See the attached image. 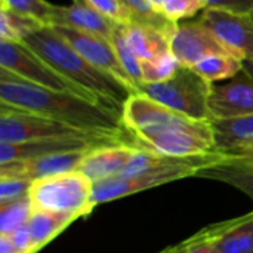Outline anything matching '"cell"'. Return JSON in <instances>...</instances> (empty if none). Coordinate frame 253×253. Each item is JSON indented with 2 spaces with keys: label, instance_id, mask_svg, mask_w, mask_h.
Segmentation results:
<instances>
[{
  "label": "cell",
  "instance_id": "d4e9b609",
  "mask_svg": "<svg viewBox=\"0 0 253 253\" xmlns=\"http://www.w3.org/2000/svg\"><path fill=\"white\" fill-rule=\"evenodd\" d=\"M122 1L125 3V6L129 9L132 15L130 22L154 27L169 34H173V31L178 27L176 22H172L163 15H160L159 12H156L150 0H122Z\"/></svg>",
  "mask_w": 253,
  "mask_h": 253
},
{
  "label": "cell",
  "instance_id": "e0dca14e",
  "mask_svg": "<svg viewBox=\"0 0 253 253\" xmlns=\"http://www.w3.org/2000/svg\"><path fill=\"white\" fill-rule=\"evenodd\" d=\"M211 125L215 138V153L234 157L253 147V114L236 119H213Z\"/></svg>",
  "mask_w": 253,
  "mask_h": 253
},
{
  "label": "cell",
  "instance_id": "8d00e7d4",
  "mask_svg": "<svg viewBox=\"0 0 253 253\" xmlns=\"http://www.w3.org/2000/svg\"><path fill=\"white\" fill-rule=\"evenodd\" d=\"M243 70L253 79V61H243Z\"/></svg>",
  "mask_w": 253,
  "mask_h": 253
},
{
  "label": "cell",
  "instance_id": "603a6c76",
  "mask_svg": "<svg viewBox=\"0 0 253 253\" xmlns=\"http://www.w3.org/2000/svg\"><path fill=\"white\" fill-rule=\"evenodd\" d=\"M44 27L36 18L24 16L19 13L9 12L6 9H0V40L1 42H16L22 43V40L33 31Z\"/></svg>",
  "mask_w": 253,
  "mask_h": 253
},
{
  "label": "cell",
  "instance_id": "836d02e7",
  "mask_svg": "<svg viewBox=\"0 0 253 253\" xmlns=\"http://www.w3.org/2000/svg\"><path fill=\"white\" fill-rule=\"evenodd\" d=\"M0 253H18L9 234H0Z\"/></svg>",
  "mask_w": 253,
  "mask_h": 253
},
{
  "label": "cell",
  "instance_id": "1f68e13d",
  "mask_svg": "<svg viewBox=\"0 0 253 253\" xmlns=\"http://www.w3.org/2000/svg\"><path fill=\"white\" fill-rule=\"evenodd\" d=\"M206 9H218L237 15H251L253 0H205Z\"/></svg>",
  "mask_w": 253,
  "mask_h": 253
},
{
  "label": "cell",
  "instance_id": "f35d334b",
  "mask_svg": "<svg viewBox=\"0 0 253 253\" xmlns=\"http://www.w3.org/2000/svg\"><path fill=\"white\" fill-rule=\"evenodd\" d=\"M251 18H252V21H253V12H252V13H251Z\"/></svg>",
  "mask_w": 253,
  "mask_h": 253
},
{
  "label": "cell",
  "instance_id": "ba28073f",
  "mask_svg": "<svg viewBox=\"0 0 253 253\" xmlns=\"http://www.w3.org/2000/svg\"><path fill=\"white\" fill-rule=\"evenodd\" d=\"M76 135H90V133H84L71 126H67L64 123H59L56 120L30 111H22L18 108L0 105V142L18 144V142L36 141L43 138L76 136Z\"/></svg>",
  "mask_w": 253,
  "mask_h": 253
},
{
  "label": "cell",
  "instance_id": "83f0119b",
  "mask_svg": "<svg viewBox=\"0 0 253 253\" xmlns=\"http://www.w3.org/2000/svg\"><path fill=\"white\" fill-rule=\"evenodd\" d=\"M84 1L90 4L95 10H98L101 15L114 21L116 24L126 25L132 21V15L129 9L125 6L122 0H84Z\"/></svg>",
  "mask_w": 253,
  "mask_h": 253
},
{
  "label": "cell",
  "instance_id": "ac0fdd59",
  "mask_svg": "<svg viewBox=\"0 0 253 253\" xmlns=\"http://www.w3.org/2000/svg\"><path fill=\"white\" fill-rule=\"evenodd\" d=\"M196 178L231 185L253 202V162L249 159L225 156L224 159L200 169L196 173Z\"/></svg>",
  "mask_w": 253,
  "mask_h": 253
},
{
  "label": "cell",
  "instance_id": "484cf974",
  "mask_svg": "<svg viewBox=\"0 0 253 253\" xmlns=\"http://www.w3.org/2000/svg\"><path fill=\"white\" fill-rule=\"evenodd\" d=\"M181 67V64L176 61L173 53L162 55L153 61H142L141 70H142V80L144 83H160L165 80H169Z\"/></svg>",
  "mask_w": 253,
  "mask_h": 253
},
{
  "label": "cell",
  "instance_id": "7c38bea8",
  "mask_svg": "<svg viewBox=\"0 0 253 253\" xmlns=\"http://www.w3.org/2000/svg\"><path fill=\"white\" fill-rule=\"evenodd\" d=\"M52 28L65 42H68L92 65L113 74L114 77L125 82L127 86H130L135 90L129 76L123 70L120 61H119V58H117V55L114 52V47H113V44H111V42L108 39L96 36V34H90V33L79 31V30H74V28H70V27L53 25Z\"/></svg>",
  "mask_w": 253,
  "mask_h": 253
},
{
  "label": "cell",
  "instance_id": "74e56055",
  "mask_svg": "<svg viewBox=\"0 0 253 253\" xmlns=\"http://www.w3.org/2000/svg\"><path fill=\"white\" fill-rule=\"evenodd\" d=\"M159 253H179L178 252V248H176V245L175 246H170V248H168V249H165V251H162V252Z\"/></svg>",
  "mask_w": 253,
  "mask_h": 253
},
{
  "label": "cell",
  "instance_id": "5bb4252c",
  "mask_svg": "<svg viewBox=\"0 0 253 253\" xmlns=\"http://www.w3.org/2000/svg\"><path fill=\"white\" fill-rule=\"evenodd\" d=\"M141 148L132 144H108L89 150L82 159L77 170L92 182L119 176Z\"/></svg>",
  "mask_w": 253,
  "mask_h": 253
},
{
  "label": "cell",
  "instance_id": "4dcf8cb0",
  "mask_svg": "<svg viewBox=\"0 0 253 253\" xmlns=\"http://www.w3.org/2000/svg\"><path fill=\"white\" fill-rule=\"evenodd\" d=\"M176 248L179 253H219V251L212 243L206 227L199 233H196L194 236H191L190 239L178 243Z\"/></svg>",
  "mask_w": 253,
  "mask_h": 253
},
{
  "label": "cell",
  "instance_id": "d590c367",
  "mask_svg": "<svg viewBox=\"0 0 253 253\" xmlns=\"http://www.w3.org/2000/svg\"><path fill=\"white\" fill-rule=\"evenodd\" d=\"M234 157H242V159H249V160H252L253 162V147H249V148H246V150H243L242 153H239L237 156H234Z\"/></svg>",
  "mask_w": 253,
  "mask_h": 253
},
{
  "label": "cell",
  "instance_id": "277c9868",
  "mask_svg": "<svg viewBox=\"0 0 253 253\" xmlns=\"http://www.w3.org/2000/svg\"><path fill=\"white\" fill-rule=\"evenodd\" d=\"M211 82L202 77L191 67L181 65L169 80L160 83H142L136 87V92L188 119L205 122L211 120Z\"/></svg>",
  "mask_w": 253,
  "mask_h": 253
},
{
  "label": "cell",
  "instance_id": "30bf717a",
  "mask_svg": "<svg viewBox=\"0 0 253 253\" xmlns=\"http://www.w3.org/2000/svg\"><path fill=\"white\" fill-rule=\"evenodd\" d=\"M209 114L211 120L253 114V79L245 70L233 79L212 83Z\"/></svg>",
  "mask_w": 253,
  "mask_h": 253
},
{
  "label": "cell",
  "instance_id": "6da1fadb",
  "mask_svg": "<svg viewBox=\"0 0 253 253\" xmlns=\"http://www.w3.org/2000/svg\"><path fill=\"white\" fill-rule=\"evenodd\" d=\"M0 105L34 113L84 133L110 136L136 145L120 111L71 92L37 86L4 68H0Z\"/></svg>",
  "mask_w": 253,
  "mask_h": 253
},
{
  "label": "cell",
  "instance_id": "d6986e66",
  "mask_svg": "<svg viewBox=\"0 0 253 253\" xmlns=\"http://www.w3.org/2000/svg\"><path fill=\"white\" fill-rule=\"evenodd\" d=\"M126 39L138 56L142 61H153L162 55L170 53V37L172 34L165 33L159 28L129 22L125 25Z\"/></svg>",
  "mask_w": 253,
  "mask_h": 253
},
{
  "label": "cell",
  "instance_id": "cb8c5ba5",
  "mask_svg": "<svg viewBox=\"0 0 253 253\" xmlns=\"http://www.w3.org/2000/svg\"><path fill=\"white\" fill-rule=\"evenodd\" d=\"M34 208L30 197L0 205V234H12L25 227Z\"/></svg>",
  "mask_w": 253,
  "mask_h": 253
},
{
  "label": "cell",
  "instance_id": "4316f807",
  "mask_svg": "<svg viewBox=\"0 0 253 253\" xmlns=\"http://www.w3.org/2000/svg\"><path fill=\"white\" fill-rule=\"evenodd\" d=\"M52 7L53 4L46 0H0V9L36 18L44 25H49Z\"/></svg>",
  "mask_w": 253,
  "mask_h": 253
},
{
  "label": "cell",
  "instance_id": "f1b7e54d",
  "mask_svg": "<svg viewBox=\"0 0 253 253\" xmlns=\"http://www.w3.org/2000/svg\"><path fill=\"white\" fill-rule=\"evenodd\" d=\"M205 0H169L165 6L162 15L172 22H176L184 18H190L196 15L199 10H205Z\"/></svg>",
  "mask_w": 253,
  "mask_h": 253
},
{
  "label": "cell",
  "instance_id": "7402d4cb",
  "mask_svg": "<svg viewBox=\"0 0 253 253\" xmlns=\"http://www.w3.org/2000/svg\"><path fill=\"white\" fill-rule=\"evenodd\" d=\"M110 42H111V44L114 47V52H116L123 70L129 76V79H130V82H132V84H133V87L136 90V87L144 83L142 70H141V61L138 59V56L135 55V52L132 50L127 39H126L125 25H122V24L116 25Z\"/></svg>",
  "mask_w": 253,
  "mask_h": 253
},
{
  "label": "cell",
  "instance_id": "3957f363",
  "mask_svg": "<svg viewBox=\"0 0 253 253\" xmlns=\"http://www.w3.org/2000/svg\"><path fill=\"white\" fill-rule=\"evenodd\" d=\"M224 157H225L224 154L215 151L209 154L191 156V157H169L160 154L157 163L150 170L138 176L127 178L119 175L99 182H93V203L95 206H99L102 203L114 202L169 182L196 176V173L200 169Z\"/></svg>",
  "mask_w": 253,
  "mask_h": 253
},
{
  "label": "cell",
  "instance_id": "52a82bcc",
  "mask_svg": "<svg viewBox=\"0 0 253 253\" xmlns=\"http://www.w3.org/2000/svg\"><path fill=\"white\" fill-rule=\"evenodd\" d=\"M0 68H4L12 74L18 76L19 79L34 83L37 86L61 92H71L87 99L96 101L86 90L61 76L55 68H52L43 58H40L24 43L0 40Z\"/></svg>",
  "mask_w": 253,
  "mask_h": 253
},
{
  "label": "cell",
  "instance_id": "f546056e",
  "mask_svg": "<svg viewBox=\"0 0 253 253\" xmlns=\"http://www.w3.org/2000/svg\"><path fill=\"white\" fill-rule=\"evenodd\" d=\"M33 182L19 178H0V205L30 197Z\"/></svg>",
  "mask_w": 253,
  "mask_h": 253
},
{
  "label": "cell",
  "instance_id": "9a60e30c",
  "mask_svg": "<svg viewBox=\"0 0 253 253\" xmlns=\"http://www.w3.org/2000/svg\"><path fill=\"white\" fill-rule=\"evenodd\" d=\"M49 25L70 27L79 31L96 34L105 39H111V34L116 28V22L108 19L95 10L84 0H74L70 6H55L52 7Z\"/></svg>",
  "mask_w": 253,
  "mask_h": 253
},
{
  "label": "cell",
  "instance_id": "44dd1931",
  "mask_svg": "<svg viewBox=\"0 0 253 253\" xmlns=\"http://www.w3.org/2000/svg\"><path fill=\"white\" fill-rule=\"evenodd\" d=\"M202 77L211 83L233 79L243 70V61L233 55H211L193 67Z\"/></svg>",
  "mask_w": 253,
  "mask_h": 253
},
{
  "label": "cell",
  "instance_id": "9c48e42d",
  "mask_svg": "<svg viewBox=\"0 0 253 253\" xmlns=\"http://www.w3.org/2000/svg\"><path fill=\"white\" fill-rule=\"evenodd\" d=\"M170 52L182 67L191 68L211 55L236 56L221 39L200 21L176 27L170 37Z\"/></svg>",
  "mask_w": 253,
  "mask_h": 253
},
{
  "label": "cell",
  "instance_id": "8992f818",
  "mask_svg": "<svg viewBox=\"0 0 253 253\" xmlns=\"http://www.w3.org/2000/svg\"><path fill=\"white\" fill-rule=\"evenodd\" d=\"M30 199L34 209L86 218L96 208L93 182L79 170L49 176L33 182Z\"/></svg>",
  "mask_w": 253,
  "mask_h": 253
},
{
  "label": "cell",
  "instance_id": "d6a6232c",
  "mask_svg": "<svg viewBox=\"0 0 253 253\" xmlns=\"http://www.w3.org/2000/svg\"><path fill=\"white\" fill-rule=\"evenodd\" d=\"M18 253H37L34 243H33V237L28 228V224L16 231H13L12 234H9Z\"/></svg>",
  "mask_w": 253,
  "mask_h": 253
},
{
  "label": "cell",
  "instance_id": "5b68a950",
  "mask_svg": "<svg viewBox=\"0 0 253 253\" xmlns=\"http://www.w3.org/2000/svg\"><path fill=\"white\" fill-rule=\"evenodd\" d=\"M133 139L139 148L169 157L202 156L215 148L211 120L200 122L185 116L170 125L133 133Z\"/></svg>",
  "mask_w": 253,
  "mask_h": 253
},
{
  "label": "cell",
  "instance_id": "e575fe53",
  "mask_svg": "<svg viewBox=\"0 0 253 253\" xmlns=\"http://www.w3.org/2000/svg\"><path fill=\"white\" fill-rule=\"evenodd\" d=\"M168 1H169V0H150V3L153 4L154 10H156V12H159L160 15H162V12H163L165 6L168 4Z\"/></svg>",
  "mask_w": 253,
  "mask_h": 253
},
{
  "label": "cell",
  "instance_id": "7a4b0ae2",
  "mask_svg": "<svg viewBox=\"0 0 253 253\" xmlns=\"http://www.w3.org/2000/svg\"><path fill=\"white\" fill-rule=\"evenodd\" d=\"M22 43L43 58L61 76L116 111L122 113L125 102L136 93L125 82L86 61L50 25L30 33Z\"/></svg>",
  "mask_w": 253,
  "mask_h": 253
},
{
  "label": "cell",
  "instance_id": "ffe728a7",
  "mask_svg": "<svg viewBox=\"0 0 253 253\" xmlns=\"http://www.w3.org/2000/svg\"><path fill=\"white\" fill-rule=\"evenodd\" d=\"M76 219L77 218L71 215L34 209L28 221V228L37 253L44 246H47L52 240H55L61 233H64Z\"/></svg>",
  "mask_w": 253,
  "mask_h": 253
},
{
  "label": "cell",
  "instance_id": "2e32d148",
  "mask_svg": "<svg viewBox=\"0 0 253 253\" xmlns=\"http://www.w3.org/2000/svg\"><path fill=\"white\" fill-rule=\"evenodd\" d=\"M219 253H253V212L206 227Z\"/></svg>",
  "mask_w": 253,
  "mask_h": 253
},
{
  "label": "cell",
  "instance_id": "4fadbf2b",
  "mask_svg": "<svg viewBox=\"0 0 253 253\" xmlns=\"http://www.w3.org/2000/svg\"><path fill=\"white\" fill-rule=\"evenodd\" d=\"M86 153L87 151L56 153L37 159L0 163V178H19L34 182L49 176L73 172L77 170Z\"/></svg>",
  "mask_w": 253,
  "mask_h": 253
},
{
  "label": "cell",
  "instance_id": "8fae6325",
  "mask_svg": "<svg viewBox=\"0 0 253 253\" xmlns=\"http://www.w3.org/2000/svg\"><path fill=\"white\" fill-rule=\"evenodd\" d=\"M200 22L242 61H253V21L251 15H237L218 9H205Z\"/></svg>",
  "mask_w": 253,
  "mask_h": 253
}]
</instances>
